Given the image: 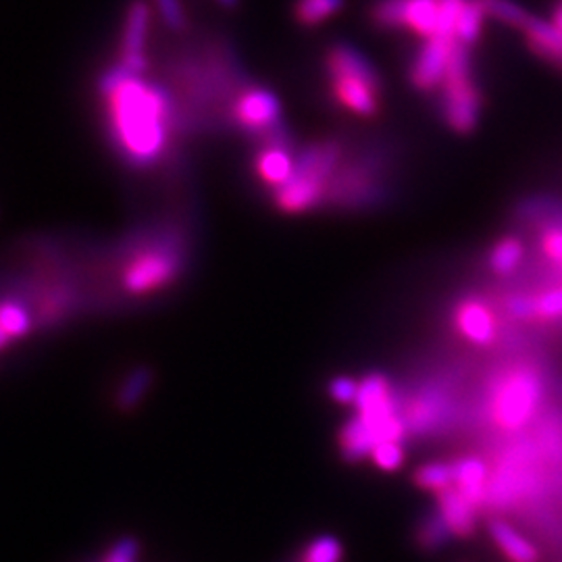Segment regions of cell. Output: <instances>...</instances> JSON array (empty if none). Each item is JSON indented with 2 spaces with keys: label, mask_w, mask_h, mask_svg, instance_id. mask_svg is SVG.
<instances>
[{
  "label": "cell",
  "mask_w": 562,
  "mask_h": 562,
  "mask_svg": "<svg viewBox=\"0 0 562 562\" xmlns=\"http://www.w3.org/2000/svg\"><path fill=\"white\" fill-rule=\"evenodd\" d=\"M222 7L225 9H234V7H238V0H217Z\"/></svg>",
  "instance_id": "8d00e7d4"
},
{
  "label": "cell",
  "mask_w": 562,
  "mask_h": 562,
  "mask_svg": "<svg viewBox=\"0 0 562 562\" xmlns=\"http://www.w3.org/2000/svg\"><path fill=\"white\" fill-rule=\"evenodd\" d=\"M371 20L382 30H401L406 21V0H378Z\"/></svg>",
  "instance_id": "d4e9b609"
},
{
  "label": "cell",
  "mask_w": 562,
  "mask_h": 562,
  "mask_svg": "<svg viewBox=\"0 0 562 562\" xmlns=\"http://www.w3.org/2000/svg\"><path fill=\"white\" fill-rule=\"evenodd\" d=\"M442 117L457 134H471L482 113V92L473 80L469 46L461 42L454 44L448 74L442 83Z\"/></svg>",
  "instance_id": "277c9868"
},
{
  "label": "cell",
  "mask_w": 562,
  "mask_h": 562,
  "mask_svg": "<svg viewBox=\"0 0 562 562\" xmlns=\"http://www.w3.org/2000/svg\"><path fill=\"white\" fill-rule=\"evenodd\" d=\"M340 446L348 461H361L378 446V436L373 427L357 415V419H352L341 429Z\"/></svg>",
  "instance_id": "ac0fdd59"
},
{
  "label": "cell",
  "mask_w": 562,
  "mask_h": 562,
  "mask_svg": "<svg viewBox=\"0 0 562 562\" xmlns=\"http://www.w3.org/2000/svg\"><path fill=\"white\" fill-rule=\"evenodd\" d=\"M457 42L459 41L442 38V36L425 41V44L419 48V53H417V57L413 60V65H411V71H408L411 83L417 90L431 92V90L442 88Z\"/></svg>",
  "instance_id": "ba28073f"
},
{
  "label": "cell",
  "mask_w": 562,
  "mask_h": 562,
  "mask_svg": "<svg viewBox=\"0 0 562 562\" xmlns=\"http://www.w3.org/2000/svg\"><path fill=\"white\" fill-rule=\"evenodd\" d=\"M334 94L336 99L350 109L352 113L362 115V117H373L380 111V92L378 88L369 86L361 80H350V78H334Z\"/></svg>",
  "instance_id": "4fadbf2b"
},
{
  "label": "cell",
  "mask_w": 562,
  "mask_h": 562,
  "mask_svg": "<svg viewBox=\"0 0 562 562\" xmlns=\"http://www.w3.org/2000/svg\"><path fill=\"white\" fill-rule=\"evenodd\" d=\"M229 117L248 134L265 136L281 123V102L261 86H244L229 104Z\"/></svg>",
  "instance_id": "8992f818"
},
{
  "label": "cell",
  "mask_w": 562,
  "mask_h": 562,
  "mask_svg": "<svg viewBox=\"0 0 562 562\" xmlns=\"http://www.w3.org/2000/svg\"><path fill=\"white\" fill-rule=\"evenodd\" d=\"M454 467V487L467 496L477 508L487 503L490 473L482 459L464 457L461 461L452 462Z\"/></svg>",
  "instance_id": "5bb4252c"
},
{
  "label": "cell",
  "mask_w": 562,
  "mask_h": 562,
  "mask_svg": "<svg viewBox=\"0 0 562 562\" xmlns=\"http://www.w3.org/2000/svg\"><path fill=\"white\" fill-rule=\"evenodd\" d=\"M562 317V288L536 296V319L554 322Z\"/></svg>",
  "instance_id": "f1b7e54d"
},
{
  "label": "cell",
  "mask_w": 562,
  "mask_h": 562,
  "mask_svg": "<svg viewBox=\"0 0 562 562\" xmlns=\"http://www.w3.org/2000/svg\"><path fill=\"white\" fill-rule=\"evenodd\" d=\"M136 554H138V543L125 538L109 550V554L102 562H136Z\"/></svg>",
  "instance_id": "e575fe53"
},
{
  "label": "cell",
  "mask_w": 562,
  "mask_h": 562,
  "mask_svg": "<svg viewBox=\"0 0 562 562\" xmlns=\"http://www.w3.org/2000/svg\"><path fill=\"white\" fill-rule=\"evenodd\" d=\"M181 269L180 250L171 246H155L140 252L121 276V285L127 294L144 296L157 292L178 278Z\"/></svg>",
  "instance_id": "5b68a950"
},
{
  "label": "cell",
  "mask_w": 562,
  "mask_h": 562,
  "mask_svg": "<svg viewBox=\"0 0 562 562\" xmlns=\"http://www.w3.org/2000/svg\"><path fill=\"white\" fill-rule=\"evenodd\" d=\"M375 464L383 469V471H394L402 464L404 459V452H402L401 442H394V440H387V442H380L373 452H371Z\"/></svg>",
  "instance_id": "4dcf8cb0"
},
{
  "label": "cell",
  "mask_w": 562,
  "mask_h": 562,
  "mask_svg": "<svg viewBox=\"0 0 562 562\" xmlns=\"http://www.w3.org/2000/svg\"><path fill=\"white\" fill-rule=\"evenodd\" d=\"M415 482L423 490L440 494L443 490L454 485V467L448 462L423 464L422 469L415 473Z\"/></svg>",
  "instance_id": "7402d4cb"
},
{
  "label": "cell",
  "mask_w": 562,
  "mask_h": 562,
  "mask_svg": "<svg viewBox=\"0 0 562 562\" xmlns=\"http://www.w3.org/2000/svg\"><path fill=\"white\" fill-rule=\"evenodd\" d=\"M344 7V0H296L294 18L302 25H317L329 20Z\"/></svg>",
  "instance_id": "603a6c76"
},
{
  "label": "cell",
  "mask_w": 562,
  "mask_h": 562,
  "mask_svg": "<svg viewBox=\"0 0 562 562\" xmlns=\"http://www.w3.org/2000/svg\"><path fill=\"white\" fill-rule=\"evenodd\" d=\"M522 34H525L527 46L533 55L562 67L561 27H557L552 21H543L531 15V20L525 25Z\"/></svg>",
  "instance_id": "9a60e30c"
},
{
  "label": "cell",
  "mask_w": 562,
  "mask_h": 562,
  "mask_svg": "<svg viewBox=\"0 0 562 562\" xmlns=\"http://www.w3.org/2000/svg\"><path fill=\"white\" fill-rule=\"evenodd\" d=\"M506 311L513 319H536V296H510L506 301Z\"/></svg>",
  "instance_id": "d6a6232c"
},
{
  "label": "cell",
  "mask_w": 562,
  "mask_h": 562,
  "mask_svg": "<svg viewBox=\"0 0 562 562\" xmlns=\"http://www.w3.org/2000/svg\"><path fill=\"white\" fill-rule=\"evenodd\" d=\"M325 67L329 78H350V80H361L378 90H382V76L373 67V63L357 50L355 46L338 42L327 50L325 57Z\"/></svg>",
  "instance_id": "30bf717a"
},
{
  "label": "cell",
  "mask_w": 562,
  "mask_h": 562,
  "mask_svg": "<svg viewBox=\"0 0 562 562\" xmlns=\"http://www.w3.org/2000/svg\"><path fill=\"white\" fill-rule=\"evenodd\" d=\"M552 23L562 30V0H559L552 9Z\"/></svg>",
  "instance_id": "d590c367"
},
{
  "label": "cell",
  "mask_w": 562,
  "mask_h": 562,
  "mask_svg": "<svg viewBox=\"0 0 562 562\" xmlns=\"http://www.w3.org/2000/svg\"><path fill=\"white\" fill-rule=\"evenodd\" d=\"M155 4L169 30H173V32L186 30V13L181 7V0H155Z\"/></svg>",
  "instance_id": "1f68e13d"
},
{
  "label": "cell",
  "mask_w": 562,
  "mask_h": 562,
  "mask_svg": "<svg viewBox=\"0 0 562 562\" xmlns=\"http://www.w3.org/2000/svg\"><path fill=\"white\" fill-rule=\"evenodd\" d=\"M150 387V373L146 369H138L134 371L123 385L120 392V406L121 408H134L142 396L146 394V390Z\"/></svg>",
  "instance_id": "484cf974"
},
{
  "label": "cell",
  "mask_w": 562,
  "mask_h": 562,
  "mask_svg": "<svg viewBox=\"0 0 562 562\" xmlns=\"http://www.w3.org/2000/svg\"><path fill=\"white\" fill-rule=\"evenodd\" d=\"M525 248L521 240L517 238H504L498 241L490 255V267L494 273L498 276H508L513 271H517V267L521 265Z\"/></svg>",
  "instance_id": "ffe728a7"
},
{
  "label": "cell",
  "mask_w": 562,
  "mask_h": 562,
  "mask_svg": "<svg viewBox=\"0 0 562 562\" xmlns=\"http://www.w3.org/2000/svg\"><path fill=\"white\" fill-rule=\"evenodd\" d=\"M490 536L496 543V548L504 554L508 562H538L540 552L533 543L529 542L521 531H517L510 522L503 519L490 521Z\"/></svg>",
  "instance_id": "2e32d148"
},
{
  "label": "cell",
  "mask_w": 562,
  "mask_h": 562,
  "mask_svg": "<svg viewBox=\"0 0 562 562\" xmlns=\"http://www.w3.org/2000/svg\"><path fill=\"white\" fill-rule=\"evenodd\" d=\"M450 538V529L443 522L440 513L431 515L429 519H425L419 527V543L423 548H438Z\"/></svg>",
  "instance_id": "83f0119b"
},
{
  "label": "cell",
  "mask_w": 562,
  "mask_h": 562,
  "mask_svg": "<svg viewBox=\"0 0 562 562\" xmlns=\"http://www.w3.org/2000/svg\"><path fill=\"white\" fill-rule=\"evenodd\" d=\"M543 398L542 375L531 364H515L496 380L490 394V417L506 434L521 431L536 419Z\"/></svg>",
  "instance_id": "7a4b0ae2"
},
{
  "label": "cell",
  "mask_w": 562,
  "mask_h": 562,
  "mask_svg": "<svg viewBox=\"0 0 562 562\" xmlns=\"http://www.w3.org/2000/svg\"><path fill=\"white\" fill-rule=\"evenodd\" d=\"M543 459L536 440L519 442L504 452L494 475L490 477L487 503L496 508H510L531 503L540 494L543 483Z\"/></svg>",
  "instance_id": "3957f363"
},
{
  "label": "cell",
  "mask_w": 562,
  "mask_h": 562,
  "mask_svg": "<svg viewBox=\"0 0 562 562\" xmlns=\"http://www.w3.org/2000/svg\"><path fill=\"white\" fill-rule=\"evenodd\" d=\"M454 322L462 336L477 346H490L498 336V323L494 313L485 302L475 299L459 304Z\"/></svg>",
  "instance_id": "8fae6325"
},
{
  "label": "cell",
  "mask_w": 562,
  "mask_h": 562,
  "mask_svg": "<svg viewBox=\"0 0 562 562\" xmlns=\"http://www.w3.org/2000/svg\"><path fill=\"white\" fill-rule=\"evenodd\" d=\"M438 513L448 525L450 533L459 538H469L477 525V506L452 485L438 494Z\"/></svg>",
  "instance_id": "7c38bea8"
},
{
  "label": "cell",
  "mask_w": 562,
  "mask_h": 562,
  "mask_svg": "<svg viewBox=\"0 0 562 562\" xmlns=\"http://www.w3.org/2000/svg\"><path fill=\"white\" fill-rule=\"evenodd\" d=\"M340 542L331 536H322L306 548L302 562H340Z\"/></svg>",
  "instance_id": "4316f807"
},
{
  "label": "cell",
  "mask_w": 562,
  "mask_h": 562,
  "mask_svg": "<svg viewBox=\"0 0 562 562\" xmlns=\"http://www.w3.org/2000/svg\"><path fill=\"white\" fill-rule=\"evenodd\" d=\"M485 18L487 15H485L480 0H467L459 23H457V41L464 46H471L480 41Z\"/></svg>",
  "instance_id": "44dd1931"
},
{
  "label": "cell",
  "mask_w": 562,
  "mask_h": 562,
  "mask_svg": "<svg viewBox=\"0 0 562 562\" xmlns=\"http://www.w3.org/2000/svg\"><path fill=\"white\" fill-rule=\"evenodd\" d=\"M148 27H150V7L144 0H134L125 15L121 57L117 60L121 67L132 76H142L148 69V57L144 53Z\"/></svg>",
  "instance_id": "52a82bcc"
},
{
  "label": "cell",
  "mask_w": 562,
  "mask_h": 562,
  "mask_svg": "<svg viewBox=\"0 0 562 562\" xmlns=\"http://www.w3.org/2000/svg\"><path fill=\"white\" fill-rule=\"evenodd\" d=\"M106 102L109 127L121 155L136 167L159 161L176 130V104L167 88L132 76Z\"/></svg>",
  "instance_id": "6da1fadb"
},
{
  "label": "cell",
  "mask_w": 562,
  "mask_h": 562,
  "mask_svg": "<svg viewBox=\"0 0 562 562\" xmlns=\"http://www.w3.org/2000/svg\"><path fill=\"white\" fill-rule=\"evenodd\" d=\"M450 417V396L440 387H425L406 408V427L415 434H431Z\"/></svg>",
  "instance_id": "9c48e42d"
},
{
  "label": "cell",
  "mask_w": 562,
  "mask_h": 562,
  "mask_svg": "<svg viewBox=\"0 0 562 562\" xmlns=\"http://www.w3.org/2000/svg\"><path fill=\"white\" fill-rule=\"evenodd\" d=\"M442 0H406L404 27L427 38H436L440 32Z\"/></svg>",
  "instance_id": "e0dca14e"
},
{
  "label": "cell",
  "mask_w": 562,
  "mask_h": 562,
  "mask_svg": "<svg viewBox=\"0 0 562 562\" xmlns=\"http://www.w3.org/2000/svg\"><path fill=\"white\" fill-rule=\"evenodd\" d=\"M480 4L487 18L501 21L504 25L521 30V32L531 20V15L522 9L521 4H517L513 0H480Z\"/></svg>",
  "instance_id": "d6986e66"
},
{
  "label": "cell",
  "mask_w": 562,
  "mask_h": 562,
  "mask_svg": "<svg viewBox=\"0 0 562 562\" xmlns=\"http://www.w3.org/2000/svg\"><path fill=\"white\" fill-rule=\"evenodd\" d=\"M329 392L341 404H355L359 396V383L350 378H336L329 385Z\"/></svg>",
  "instance_id": "836d02e7"
},
{
  "label": "cell",
  "mask_w": 562,
  "mask_h": 562,
  "mask_svg": "<svg viewBox=\"0 0 562 562\" xmlns=\"http://www.w3.org/2000/svg\"><path fill=\"white\" fill-rule=\"evenodd\" d=\"M540 246L548 261L562 267V223H550L548 227H543Z\"/></svg>",
  "instance_id": "f546056e"
},
{
  "label": "cell",
  "mask_w": 562,
  "mask_h": 562,
  "mask_svg": "<svg viewBox=\"0 0 562 562\" xmlns=\"http://www.w3.org/2000/svg\"><path fill=\"white\" fill-rule=\"evenodd\" d=\"M0 327H2V341L7 344L11 338L13 340L23 338L30 331L32 322L20 302L7 301L0 313Z\"/></svg>",
  "instance_id": "cb8c5ba5"
}]
</instances>
